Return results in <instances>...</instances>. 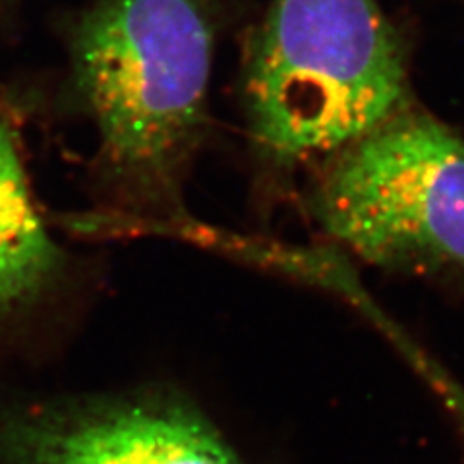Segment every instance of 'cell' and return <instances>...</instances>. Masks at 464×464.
<instances>
[{"mask_svg":"<svg viewBox=\"0 0 464 464\" xmlns=\"http://www.w3.org/2000/svg\"><path fill=\"white\" fill-rule=\"evenodd\" d=\"M213 32L206 0H101L72 29L101 165L132 199L179 201L206 128Z\"/></svg>","mask_w":464,"mask_h":464,"instance_id":"1","label":"cell"},{"mask_svg":"<svg viewBox=\"0 0 464 464\" xmlns=\"http://www.w3.org/2000/svg\"><path fill=\"white\" fill-rule=\"evenodd\" d=\"M401 41L377 0H273L246 64L252 140L267 161H327L404 107Z\"/></svg>","mask_w":464,"mask_h":464,"instance_id":"2","label":"cell"},{"mask_svg":"<svg viewBox=\"0 0 464 464\" xmlns=\"http://www.w3.org/2000/svg\"><path fill=\"white\" fill-rule=\"evenodd\" d=\"M308 209L370 266L464 281V140L402 107L324 161Z\"/></svg>","mask_w":464,"mask_h":464,"instance_id":"3","label":"cell"},{"mask_svg":"<svg viewBox=\"0 0 464 464\" xmlns=\"http://www.w3.org/2000/svg\"><path fill=\"white\" fill-rule=\"evenodd\" d=\"M0 464H242L208 418L169 395L0 401Z\"/></svg>","mask_w":464,"mask_h":464,"instance_id":"4","label":"cell"},{"mask_svg":"<svg viewBox=\"0 0 464 464\" xmlns=\"http://www.w3.org/2000/svg\"><path fill=\"white\" fill-rule=\"evenodd\" d=\"M61 271L63 252L37 211L16 134L0 114V317L35 304Z\"/></svg>","mask_w":464,"mask_h":464,"instance_id":"5","label":"cell"},{"mask_svg":"<svg viewBox=\"0 0 464 464\" xmlns=\"http://www.w3.org/2000/svg\"><path fill=\"white\" fill-rule=\"evenodd\" d=\"M455 422L459 424L460 433L464 435V402H460V406L455 411Z\"/></svg>","mask_w":464,"mask_h":464,"instance_id":"6","label":"cell"},{"mask_svg":"<svg viewBox=\"0 0 464 464\" xmlns=\"http://www.w3.org/2000/svg\"><path fill=\"white\" fill-rule=\"evenodd\" d=\"M435 368H441V366H435ZM435 368H431V370H435ZM431 370H430V372H431ZM430 372H428V373H430ZM426 377H428V375H426ZM424 382H426V380H424Z\"/></svg>","mask_w":464,"mask_h":464,"instance_id":"7","label":"cell"}]
</instances>
